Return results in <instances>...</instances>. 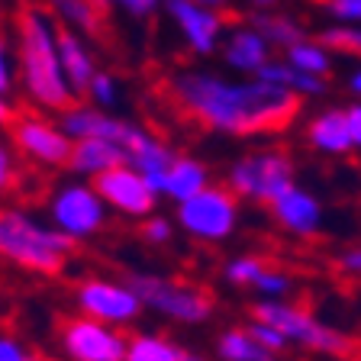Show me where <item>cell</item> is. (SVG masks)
Wrapping results in <instances>:
<instances>
[{
    "label": "cell",
    "mask_w": 361,
    "mask_h": 361,
    "mask_svg": "<svg viewBox=\"0 0 361 361\" xmlns=\"http://www.w3.org/2000/svg\"><path fill=\"white\" fill-rule=\"evenodd\" d=\"M16 188V161L7 145H0V194Z\"/></svg>",
    "instance_id": "37"
},
{
    "label": "cell",
    "mask_w": 361,
    "mask_h": 361,
    "mask_svg": "<svg viewBox=\"0 0 361 361\" xmlns=\"http://www.w3.org/2000/svg\"><path fill=\"white\" fill-rule=\"evenodd\" d=\"M284 61H290L293 68H300V71H307V75H313V78H329L332 65H336V52H332L319 36H307L287 49Z\"/></svg>",
    "instance_id": "25"
},
{
    "label": "cell",
    "mask_w": 361,
    "mask_h": 361,
    "mask_svg": "<svg viewBox=\"0 0 361 361\" xmlns=\"http://www.w3.org/2000/svg\"><path fill=\"white\" fill-rule=\"evenodd\" d=\"M0 361H32V352L23 345L20 338L0 332Z\"/></svg>",
    "instance_id": "35"
},
{
    "label": "cell",
    "mask_w": 361,
    "mask_h": 361,
    "mask_svg": "<svg viewBox=\"0 0 361 361\" xmlns=\"http://www.w3.org/2000/svg\"><path fill=\"white\" fill-rule=\"evenodd\" d=\"M239 197L223 184H210L197 197L178 203L174 223L180 226V233L203 245H216V242H229L239 233L242 223V207Z\"/></svg>",
    "instance_id": "7"
},
{
    "label": "cell",
    "mask_w": 361,
    "mask_h": 361,
    "mask_svg": "<svg viewBox=\"0 0 361 361\" xmlns=\"http://www.w3.org/2000/svg\"><path fill=\"white\" fill-rule=\"evenodd\" d=\"M194 4H200V7H207V10H216V13L229 7V0H194Z\"/></svg>",
    "instance_id": "43"
},
{
    "label": "cell",
    "mask_w": 361,
    "mask_h": 361,
    "mask_svg": "<svg viewBox=\"0 0 361 361\" xmlns=\"http://www.w3.org/2000/svg\"><path fill=\"white\" fill-rule=\"evenodd\" d=\"M10 135L23 158H30L42 168H68L75 139L59 123H49L42 116H13Z\"/></svg>",
    "instance_id": "11"
},
{
    "label": "cell",
    "mask_w": 361,
    "mask_h": 361,
    "mask_svg": "<svg viewBox=\"0 0 361 361\" xmlns=\"http://www.w3.org/2000/svg\"><path fill=\"white\" fill-rule=\"evenodd\" d=\"M49 223L71 242L94 239L106 226V203L94 190V184L68 180L49 197Z\"/></svg>",
    "instance_id": "8"
},
{
    "label": "cell",
    "mask_w": 361,
    "mask_h": 361,
    "mask_svg": "<svg viewBox=\"0 0 361 361\" xmlns=\"http://www.w3.org/2000/svg\"><path fill=\"white\" fill-rule=\"evenodd\" d=\"M293 184H297V168L284 149L245 152L226 168V188L245 203L271 207Z\"/></svg>",
    "instance_id": "6"
},
{
    "label": "cell",
    "mask_w": 361,
    "mask_h": 361,
    "mask_svg": "<svg viewBox=\"0 0 361 361\" xmlns=\"http://www.w3.org/2000/svg\"><path fill=\"white\" fill-rule=\"evenodd\" d=\"M13 90V59H10V45L0 36V94L7 97Z\"/></svg>",
    "instance_id": "38"
},
{
    "label": "cell",
    "mask_w": 361,
    "mask_h": 361,
    "mask_svg": "<svg viewBox=\"0 0 361 361\" xmlns=\"http://www.w3.org/2000/svg\"><path fill=\"white\" fill-rule=\"evenodd\" d=\"M213 358L216 361H278V355L258 342L248 326H226L213 338Z\"/></svg>",
    "instance_id": "22"
},
{
    "label": "cell",
    "mask_w": 361,
    "mask_h": 361,
    "mask_svg": "<svg viewBox=\"0 0 361 361\" xmlns=\"http://www.w3.org/2000/svg\"><path fill=\"white\" fill-rule=\"evenodd\" d=\"M126 155H129V165L142 174L152 188L158 190V197H161V188H165V178H168V168L174 165L178 152L168 149V145L161 142V139H155L152 133L139 129V135L133 139V145L126 149Z\"/></svg>",
    "instance_id": "19"
},
{
    "label": "cell",
    "mask_w": 361,
    "mask_h": 361,
    "mask_svg": "<svg viewBox=\"0 0 361 361\" xmlns=\"http://www.w3.org/2000/svg\"><path fill=\"white\" fill-rule=\"evenodd\" d=\"M252 319H262V323L274 326L281 336L287 338V345L307 348L316 355H336V358H345L355 352L352 336H345L342 329L323 323L313 310H307L303 303L293 300H255L252 307Z\"/></svg>",
    "instance_id": "5"
},
{
    "label": "cell",
    "mask_w": 361,
    "mask_h": 361,
    "mask_svg": "<svg viewBox=\"0 0 361 361\" xmlns=\"http://www.w3.org/2000/svg\"><path fill=\"white\" fill-rule=\"evenodd\" d=\"M120 165H129V155L123 145L106 142V139H78L71 158H68V171L78 178H100Z\"/></svg>",
    "instance_id": "18"
},
{
    "label": "cell",
    "mask_w": 361,
    "mask_h": 361,
    "mask_svg": "<svg viewBox=\"0 0 361 361\" xmlns=\"http://www.w3.org/2000/svg\"><path fill=\"white\" fill-rule=\"evenodd\" d=\"M248 332H252V336L258 338V342H262L264 348H268V352H274V355H281V352H287V338L281 336L278 329H274V326H268V323H262V319H252V316H248Z\"/></svg>",
    "instance_id": "33"
},
{
    "label": "cell",
    "mask_w": 361,
    "mask_h": 361,
    "mask_svg": "<svg viewBox=\"0 0 361 361\" xmlns=\"http://www.w3.org/2000/svg\"><path fill=\"white\" fill-rule=\"evenodd\" d=\"M32 361H49V358H36V355H32Z\"/></svg>",
    "instance_id": "45"
},
{
    "label": "cell",
    "mask_w": 361,
    "mask_h": 361,
    "mask_svg": "<svg viewBox=\"0 0 361 361\" xmlns=\"http://www.w3.org/2000/svg\"><path fill=\"white\" fill-rule=\"evenodd\" d=\"M252 293H258V300H290L293 293V278L287 274V271L281 268H264L262 278L255 281V287H252Z\"/></svg>",
    "instance_id": "29"
},
{
    "label": "cell",
    "mask_w": 361,
    "mask_h": 361,
    "mask_svg": "<svg viewBox=\"0 0 361 361\" xmlns=\"http://www.w3.org/2000/svg\"><path fill=\"white\" fill-rule=\"evenodd\" d=\"M210 184H213L210 168L203 165L200 158L178 155V158H174V165L168 168V178H165V188H161V197H168V200L178 207V203L197 197L200 190H207Z\"/></svg>",
    "instance_id": "21"
},
{
    "label": "cell",
    "mask_w": 361,
    "mask_h": 361,
    "mask_svg": "<svg viewBox=\"0 0 361 361\" xmlns=\"http://www.w3.org/2000/svg\"><path fill=\"white\" fill-rule=\"evenodd\" d=\"M16 61H20L23 87L42 110L65 113L75 106V90L68 87L59 59V23L42 7L23 4L16 10Z\"/></svg>",
    "instance_id": "2"
},
{
    "label": "cell",
    "mask_w": 361,
    "mask_h": 361,
    "mask_svg": "<svg viewBox=\"0 0 361 361\" xmlns=\"http://www.w3.org/2000/svg\"><path fill=\"white\" fill-rule=\"evenodd\" d=\"M59 345L68 361H126L129 338L116 326L75 313L61 323Z\"/></svg>",
    "instance_id": "10"
},
{
    "label": "cell",
    "mask_w": 361,
    "mask_h": 361,
    "mask_svg": "<svg viewBox=\"0 0 361 361\" xmlns=\"http://www.w3.org/2000/svg\"><path fill=\"white\" fill-rule=\"evenodd\" d=\"M61 26L75 30L78 36H100V4L97 0H49Z\"/></svg>",
    "instance_id": "26"
},
{
    "label": "cell",
    "mask_w": 361,
    "mask_h": 361,
    "mask_svg": "<svg viewBox=\"0 0 361 361\" xmlns=\"http://www.w3.org/2000/svg\"><path fill=\"white\" fill-rule=\"evenodd\" d=\"M184 361H216V358H207V355H200V352H188Z\"/></svg>",
    "instance_id": "44"
},
{
    "label": "cell",
    "mask_w": 361,
    "mask_h": 361,
    "mask_svg": "<svg viewBox=\"0 0 361 361\" xmlns=\"http://www.w3.org/2000/svg\"><path fill=\"white\" fill-rule=\"evenodd\" d=\"M171 97L203 129L233 139L268 135L290 126L300 97L262 78H226L219 71H180L171 78Z\"/></svg>",
    "instance_id": "1"
},
{
    "label": "cell",
    "mask_w": 361,
    "mask_h": 361,
    "mask_svg": "<svg viewBox=\"0 0 361 361\" xmlns=\"http://www.w3.org/2000/svg\"><path fill=\"white\" fill-rule=\"evenodd\" d=\"M123 281L139 293L145 310H152L155 316L171 319L178 326H203L216 313V300H213V293L207 287L165 278V274H155V271H133Z\"/></svg>",
    "instance_id": "4"
},
{
    "label": "cell",
    "mask_w": 361,
    "mask_h": 361,
    "mask_svg": "<svg viewBox=\"0 0 361 361\" xmlns=\"http://www.w3.org/2000/svg\"><path fill=\"white\" fill-rule=\"evenodd\" d=\"M258 78L268 84H274V87H284L290 90V94H297V97H319V94H326V78H313L307 75V71H300V68H293L290 61L284 59H271L268 65L258 71Z\"/></svg>",
    "instance_id": "23"
},
{
    "label": "cell",
    "mask_w": 361,
    "mask_h": 361,
    "mask_svg": "<svg viewBox=\"0 0 361 361\" xmlns=\"http://www.w3.org/2000/svg\"><path fill=\"white\" fill-rule=\"evenodd\" d=\"M248 23H252L264 39H268L271 49H281V52H287L290 45H297L300 39H307L303 23L297 20V16H290V13H281V10H258Z\"/></svg>",
    "instance_id": "24"
},
{
    "label": "cell",
    "mask_w": 361,
    "mask_h": 361,
    "mask_svg": "<svg viewBox=\"0 0 361 361\" xmlns=\"http://www.w3.org/2000/svg\"><path fill=\"white\" fill-rule=\"evenodd\" d=\"M336 268L342 271L345 278L361 281V245H352V248H345V252H338Z\"/></svg>",
    "instance_id": "36"
},
{
    "label": "cell",
    "mask_w": 361,
    "mask_h": 361,
    "mask_svg": "<svg viewBox=\"0 0 361 361\" xmlns=\"http://www.w3.org/2000/svg\"><path fill=\"white\" fill-rule=\"evenodd\" d=\"M165 13L174 20L180 39L194 55H213L226 39V20L216 10H207L194 0H165Z\"/></svg>",
    "instance_id": "13"
},
{
    "label": "cell",
    "mask_w": 361,
    "mask_h": 361,
    "mask_svg": "<svg viewBox=\"0 0 361 361\" xmlns=\"http://www.w3.org/2000/svg\"><path fill=\"white\" fill-rule=\"evenodd\" d=\"M75 310L81 316L100 319V323H106V326L126 329V326H133L135 319L142 316L145 307H142V300H139V293H135L126 281L94 274V278L78 281Z\"/></svg>",
    "instance_id": "9"
},
{
    "label": "cell",
    "mask_w": 361,
    "mask_h": 361,
    "mask_svg": "<svg viewBox=\"0 0 361 361\" xmlns=\"http://www.w3.org/2000/svg\"><path fill=\"white\" fill-rule=\"evenodd\" d=\"M323 10L338 26H361V0H323Z\"/></svg>",
    "instance_id": "31"
},
{
    "label": "cell",
    "mask_w": 361,
    "mask_h": 361,
    "mask_svg": "<svg viewBox=\"0 0 361 361\" xmlns=\"http://www.w3.org/2000/svg\"><path fill=\"white\" fill-rule=\"evenodd\" d=\"M345 120H348V133H352L355 152L361 149V100H355L352 106H345Z\"/></svg>",
    "instance_id": "39"
},
{
    "label": "cell",
    "mask_w": 361,
    "mask_h": 361,
    "mask_svg": "<svg viewBox=\"0 0 361 361\" xmlns=\"http://www.w3.org/2000/svg\"><path fill=\"white\" fill-rule=\"evenodd\" d=\"M223 61L229 71H235V75L242 78H258V71H262L264 65H268L271 59H274V49L268 45V39L262 36V32L252 26V23H242V26H235L229 36L223 39Z\"/></svg>",
    "instance_id": "16"
},
{
    "label": "cell",
    "mask_w": 361,
    "mask_h": 361,
    "mask_svg": "<svg viewBox=\"0 0 361 361\" xmlns=\"http://www.w3.org/2000/svg\"><path fill=\"white\" fill-rule=\"evenodd\" d=\"M142 239L149 245H168L174 239V223L161 213H152V216L142 219Z\"/></svg>",
    "instance_id": "32"
},
{
    "label": "cell",
    "mask_w": 361,
    "mask_h": 361,
    "mask_svg": "<svg viewBox=\"0 0 361 361\" xmlns=\"http://www.w3.org/2000/svg\"><path fill=\"white\" fill-rule=\"evenodd\" d=\"M59 59H61L65 81H68V87L75 90V97L87 94L90 81H94V75H97V68H94V59H90L84 39L78 36L75 30L61 26V23H59Z\"/></svg>",
    "instance_id": "20"
},
{
    "label": "cell",
    "mask_w": 361,
    "mask_h": 361,
    "mask_svg": "<svg viewBox=\"0 0 361 361\" xmlns=\"http://www.w3.org/2000/svg\"><path fill=\"white\" fill-rule=\"evenodd\" d=\"M13 123V106L7 104V97L0 94V126H10Z\"/></svg>",
    "instance_id": "41"
},
{
    "label": "cell",
    "mask_w": 361,
    "mask_h": 361,
    "mask_svg": "<svg viewBox=\"0 0 361 361\" xmlns=\"http://www.w3.org/2000/svg\"><path fill=\"white\" fill-rule=\"evenodd\" d=\"M75 242L61 235L52 223H42L26 210L0 207V258L30 274L52 278L61 274Z\"/></svg>",
    "instance_id": "3"
},
{
    "label": "cell",
    "mask_w": 361,
    "mask_h": 361,
    "mask_svg": "<svg viewBox=\"0 0 361 361\" xmlns=\"http://www.w3.org/2000/svg\"><path fill=\"white\" fill-rule=\"evenodd\" d=\"M307 145L313 152L326 158H345L355 152L352 133H348V120L345 110L329 106V110H319L313 120L307 123Z\"/></svg>",
    "instance_id": "17"
},
{
    "label": "cell",
    "mask_w": 361,
    "mask_h": 361,
    "mask_svg": "<svg viewBox=\"0 0 361 361\" xmlns=\"http://www.w3.org/2000/svg\"><path fill=\"white\" fill-rule=\"evenodd\" d=\"M100 7H120L129 16H152L165 0H97Z\"/></svg>",
    "instance_id": "34"
},
{
    "label": "cell",
    "mask_w": 361,
    "mask_h": 361,
    "mask_svg": "<svg viewBox=\"0 0 361 361\" xmlns=\"http://www.w3.org/2000/svg\"><path fill=\"white\" fill-rule=\"evenodd\" d=\"M278 4L281 0H248V7L255 10V13L258 10H278Z\"/></svg>",
    "instance_id": "42"
},
{
    "label": "cell",
    "mask_w": 361,
    "mask_h": 361,
    "mask_svg": "<svg viewBox=\"0 0 361 361\" xmlns=\"http://www.w3.org/2000/svg\"><path fill=\"white\" fill-rule=\"evenodd\" d=\"M188 348H180L161 332H135L129 336L126 361H184Z\"/></svg>",
    "instance_id": "27"
},
{
    "label": "cell",
    "mask_w": 361,
    "mask_h": 361,
    "mask_svg": "<svg viewBox=\"0 0 361 361\" xmlns=\"http://www.w3.org/2000/svg\"><path fill=\"white\" fill-rule=\"evenodd\" d=\"M268 213L281 233L293 235V239H313V235L323 233V226H326L323 200L316 194H310L307 188H300V184H293L290 190H284L268 207Z\"/></svg>",
    "instance_id": "14"
},
{
    "label": "cell",
    "mask_w": 361,
    "mask_h": 361,
    "mask_svg": "<svg viewBox=\"0 0 361 361\" xmlns=\"http://www.w3.org/2000/svg\"><path fill=\"white\" fill-rule=\"evenodd\" d=\"M268 268L262 255H235L223 264V278L229 287H239V290H252L255 281L262 278V271Z\"/></svg>",
    "instance_id": "28"
},
{
    "label": "cell",
    "mask_w": 361,
    "mask_h": 361,
    "mask_svg": "<svg viewBox=\"0 0 361 361\" xmlns=\"http://www.w3.org/2000/svg\"><path fill=\"white\" fill-rule=\"evenodd\" d=\"M59 126L65 129L71 139H106V142H116L123 145V149H129L133 145V139L139 135V129L135 123L129 120H120V116H110L106 110H97V106H68L65 113H61Z\"/></svg>",
    "instance_id": "15"
},
{
    "label": "cell",
    "mask_w": 361,
    "mask_h": 361,
    "mask_svg": "<svg viewBox=\"0 0 361 361\" xmlns=\"http://www.w3.org/2000/svg\"><path fill=\"white\" fill-rule=\"evenodd\" d=\"M345 84H348V90L355 94V100H361V65H355L352 71H348Z\"/></svg>",
    "instance_id": "40"
},
{
    "label": "cell",
    "mask_w": 361,
    "mask_h": 361,
    "mask_svg": "<svg viewBox=\"0 0 361 361\" xmlns=\"http://www.w3.org/2000/svg\"><path fill=\"white\" fill-rule=\"evenodd\" d=\"M358 55H361V52H358Z\"/></svg>",
    "instance_id": "46"
},
{
    "label": "cell",
    "mask_w": 361,
    "mask_h": 361,
    "mask_svg": "<svg viewBox=\"0 0 361 361\" xmlns=\"http://www.w3.org/2000/svg\"><path fill=\"white\" fill-rule=\"evenodd\" d=\"M90 184H94V190L104 197L106 210L120 213V216H129V219L152 216V213H155V207H158V200H161V197H158V190L152 188L149 180L135 171L133 165L113 168V171L94 178Z\"/></svg>",
    "instance_id": "12"
},
{
    "label": "cell",
    "mask_w": 361,
    "mask_h": 361,
    "mask_svg": "<svg viewBox=\"0 0 361 361\" xmlns=\"http://www.w3.org/2000/svg\"><path fill=\"white\" fill-rule=\"evenodd\" d=\"M87 97L97 104V110H110V106H116L120 104V81H116V75H110V71H97L94 81H90V87H87Z\"/></svg>",
    "instance_id": "30"
}]
</instances>
